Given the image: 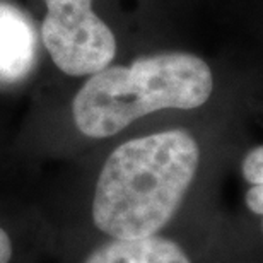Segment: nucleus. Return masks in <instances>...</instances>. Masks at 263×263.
<instances>
[{"mask_svg": "<svg viewBox=\"0 0 263 263\" xmlns=\"http://www.w3.org/2000/svg\"><path fill=\"white\" fill-rule=\"evenodd\" d=\"M198 161L195 137L181 128L118 145L99 173L94 224L120 239L157 234L180 209Z\"/></svg>", "mask_w": 263, "mask_h": 263, "instance_id": "f257e3e1", "label": "nucleus"}, {"mask_svg": "<svg viewBox=\"0 0 263 263\" xmlns=\"http://www.w3.org/2000/svg\"><path fill=\"white\" fill-rule=\"evenodd\" d=\"M212 70L197 55L175 51L92 73L73 98L77 128L92 139L117 135L161 109H195L209 101Z\"/></svg>", "mask_w": 263, "mask_h": 263, "instance_id": "f03ea898", "label": "nucleus"}, {"mask_svg": "<svg viewBox=\"0 0 263 263\" xmlns=\"http://www.w3.org/2000/svg\"><path fill=\"white\" fill-rule=\"evenodd\" d=\"M41 38L53 64L73 77L92 76L109 67L117 40L92 10V0H45Z\"/></svg>", "mask_w": 263, "mask_h": 263, "instance_id": "7ed1b4c3", "label": "nucleus"}, {"mask_svg": "<svg viewBox=\"0 0 263 263\" xmlns=\"http://www.w3.org/2000/svg\"><path fill=\"white\" fill-rule=\"evenodd\" d=\"M36 34L31 21L17 7L0 2V77H24L34 60Z\"/></svg>", "mask_w": 263, "mask_h": 263, "instance_id": "20e7f679", "label": "nucleus"}, {"mask_svg": "<svg viewBox=\"0 0 263 263\" xmlns=\"http://www.w3.org/2000/svg\"><path fill=\"white\" fill-rule=\"evenodd\" d=\"M84 263H192L181 246L161 236L113 241L99 246Z\"/></svg>", "mask_w": 263, "mask_h": 263, "instance_id": "39448f33", "label": "nucleus"}, {"mask_svg": "<svg viewBox=\"0 0 263 263\" xmlns=\"http://www.w3.org/2000/svg\"><path fill=\"white\" fill-rule=\"evenodd\" d=\"M241 173L250 185H263V145L253 147L245 156Z\"/></svg>", "mask_w": 263, "mask_h": 263, "instance_id": "423d86ee", "label": "nucleus"}, {"mask_svg": "<svg viewBox=\"0 0 263 263\" xmlns=\"http://www.w3.org/2000/svg\"><path fill=\"white\" fill-rule=\"evenodd\" d=\"M246 205L253 214L263 215V185H251L246 192Z\"/></svg>", "mask_w": 263, "mask_h": 263, "instance_id": "0eeeda50", "label": "nucleus"}, {"mask_svg": "<svg viewBox=\"0 0 263 263\" xmlns=\"http://www.w3.org/2000/svg\"><path fill=\"white\" fill-rule=\"evenodd\" d=\"M12 258V243L5 231L0 228V263H9Z\"/></svg>", "mask_w": 263, "mask_h": 263, "instance_id": "6e6552de", "label": "nucleus"}]
</instances>
